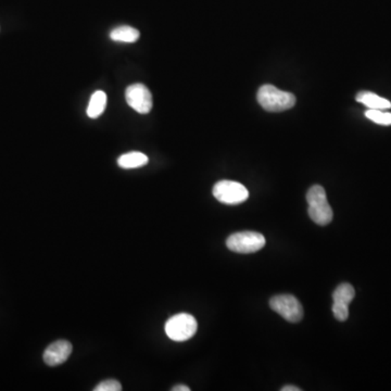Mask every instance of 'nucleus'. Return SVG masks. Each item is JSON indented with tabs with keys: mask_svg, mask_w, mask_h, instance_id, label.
Masks as SVG:
<instances>
[{
	"mask_svg": "<svg viewBox=\"0 0 391 391\" xmlns=\"http://www.w3.org/2000/svg\"><path fill=\"white\" fill-rule=\"evenodd\" d=\"M307 201L309 204V216L314 223L325 227L333 221V210L328 204L325 189L322 186H312L307 191Z\"/></svg>",
	"mask_w": 391,
	"mask_h": 391,
	"instance_id": "f257e3e1",
	"label": "nucleus"
},
{
	"mask_svg": "<svg viewBox=\"0 0 391 391\" xmlns=\"http://www.w3.org/2000/svg\"><path fill=\"white\" fill-rule=\"evenodd\" d=\"M258 102L269 112H282L292 109L296 104V96L283 92L273 85H263L258 92Z\"/></svg>",
	"mask_w": 391,
	"mask_h": 391,
	"instance_id": "f03ea898",
	"label": "nucleus"
},
{
	"mask_svg": "<svg viewBox=\"0 0 391 391\" xmlns=\"http://www.w3.org/2000/svg\"><path fill=\"white\" fill-rule=\"evenodd\" d=\"M198 328V323L193 315L188 313H180L169 318L165 323V334L171 341H189L193 337Z\"/></svg>",
	"mask_w": 391,
	"mask_h": 391,
	"instance_id": "7ed1b4c3",
	"label": "nucleus"
},
{
	"mask_svg": "<svg viewBox=\"0 0 391 391\" xmlns=\"http://www.w3.org/2000/svg\"><path fill=\"white\" fill-rule=\"evenodd\" d=\"M265 238L257 231H238L227 238V246L236 254H254L265 246Z\"/></svg>",
	"mask_w": 391,
	"mask_h": 391,
	"instance_id": "20e7f679",
	"label": "nucleus"
},
{
	"mask_svg": "<svg viewBox=\"0 0 391 391\" xmlns=\"http://www.w3.org/2000/svg\"><path fill=\"white\" fill-rule=\"evenodd\" d=\"M213 196L216 200L229 206L242 204L249 197V191L242 184L234 180H220L214 185Z\"/></svg>",
	"mask_w": 391,
	"mask_h": 391,
	"instance_id": "39448f33",
	"label": "nucleus"
},
{
	"mask_svg": "<svg viewBox=\"0 0 391 391\" xmlns=\"http://www.w3.org/2000/svg\"><path fill=\"white\" fill-rule=\"evenodd\" d=\"M269 307L290 323L303 320V307L299 300L292 295H278L269 300Z\"/></svg>",
	"mask_w": 391,
	"mask_h": 391,
	"instance_id": "423d86ee",
	"label": "nucleus"
},
{
	"mask_svg": "<svg viewBox=\"0 0 391 391\" xmlns=\"http://www.w3.org/2000/svg\"><path fill=\"white\" fill-rule=\"evenodd\" d=\"M127 104L140 115H147L153 109V96L149 89L142 84H133L125 92Z\"/></svg>",
	"mask_w": 391,
	"mask_h": 391,
	"instance_id": "0eeeda50",
	"label": "nucleus"
},
{
	"mask_svg": "<svg viewBox=\"0 0 391 391\" xmlns=\"http://www.w3.org/2000/svg\"><path fill=\"white\" fill-rule=\"evenodd\" d=\"M71 343L66 341H57L47 347L44 352V361L49 366H57L64 363L72 353Z\"/></svg>",
	"mask_w": 391,
	"mask_h": 391,
	"instance_id": "6e6552de",
	"label": "nucleus"
},
{
	"mask_svg": "<svg viewBox=\"0 0 391 391\" xmlns=\"http://www.w3.org/2000/svg\"><path fill=\"white\" fill-rule=\"evenodd\" d=\"M356 99V102L365 104L370 109L387 110L391 108V102L389 100L371 92L359 93Z\"/></svg>",
	"mask_w": 391,
	"mask_h": 391,
	"instance_id": "1a4fd4ad",
	"label": "nucleus"
},
{
	"mask_svg": "<svg viewBox=\"0 0 391 391\" xmlns=\"http://www.w3.org/2000/svg\"><path fill=\"white\" fill-rule=\"evenodd\" d=\"M148 159L145 153H140V151H132V153H124L117 159V164L120 168L125 169V170H131V169L142 168L144 165L147 164Z\"/></svg>",
	"mask_w": 391,
	"mask_h": 391,
	"instance_id": "9d476101",
	"label": "nucleus"
},
{
	"mask_svg": "<svg viewBox=\"0 0 391 391\" xmlns=\"http://www.w3.org/2000/svg\"><path fill=\"white\" fill-rule=\"evenodd\" d=\"M107 106V95L102 90H97L90 97L88 108H87V115L90 119H97L104 113Z\"/></svg>",
	"mask_w": 391,
	"mask_h": 391,
	"instance_id": "9b49d317",
	"label": "nucleus"
},
{
	"mask_svg": "<svg viewBox=\"0 0 391 391\" xmlns=\"http://www.w3.org/2000/svg\"><path fill=\"white\" fill-rule=\"evenodd\" d=\"M140 33L132 26H119L110 32V39L117 43L133 44L140 39Z\"/></svg>",
	"mask_w": 391,
	"mask_h": 391,
	"instance_id": "f8f14e48",
	"label": "nucleus"
},
{
	"mask_svg": "<svg viewBox=\"0 0 391 391\" xmlns=\"http://www.w3.org/2000/svg\"><path fill=\"white\" fill-rule=\"evenodd\" d=\"M354 297H356V290L352 285L348 283L339 285L333 294L334 303H339V305H349Z\"/></svg>",
	"mask_w": 391,
	"mask_h": 391,
	"instance_id": "ddd939ff",
	"label": "nucleus"
},
{
	"mask_svg": "<svg viewBox=\"0 0 391 391\" xmlns=\"http://www.w3.org/2000/svg\"><path fill=\"white\" fill-rule=\"evenodd\" d=\"M365 117L379 125H391V113L385 112V110H368Z\"/></svg>",
	"mask_w": 391,
	"mask_h": 391,
	"instance_id": "4468645a",
	"label": "nucleus"
},
{
	"mask_svg": "<svg viewBox=\"0 0 391 391\" xmlns=\"http://www.w3.org/2000/svg\"><path fill=\"white\" fill-rule=\"evenodd\" d=\"M95 391H121L122 385L117 379H107L98 383L94 389Z\"/></svg>",
	"mask_w": 391,
	"mask_h": 391,
	"instance_id": "2eb2a0df",
	"label": "nucleus"
},
{
	"mask_svg": "<svg viewBox=\"0 0 391 391\" xmlns=\"http://www.w3.org/2000/svg\"><path fill=\"white\" fill-rule=\"evenodd\" d=\"M332 310H333L334 316H335L336 320L341 321V322H345V320H348L349 305L333 303Z\"/></svg>",
	"mask_w": 391,
	"mask_h": 391,
	"instance_id": "dca6fc26",
	"label": "nucleus"
},
{
	"mask_svg": "<svg viewBox=\"0 0 391 391\" xmlns=\"http://www.w3.org/2000/svg\"><path fill=\"white\" fill-rule=\"evenodd\" d=\"M173 391H191L189 387L185 386V385H178V386H174L172 388Z\"/></svg>",
	"mask_w": 391,
	"mask_h": 391,
	"instance_id": "f3484780",
	"label": "nucleus"
},
{
	"mask_svg": "<svg viewBox=\"0 0 391 391\" xmlns=\"http://www.w3.org/2000/svg\"><path fill=\"white\" fill-rule=\"evenodd\" d=\"M280 390H282V391H300V390H301V389L298 388V387H296V386H285V387H283V388L280 389Z\"/></svg>",
	"mask_w": 391,
	"mask_h": 391,
	"instance_id": "a211bd4d",
	"label": "nucleus"
}]
</instances>
